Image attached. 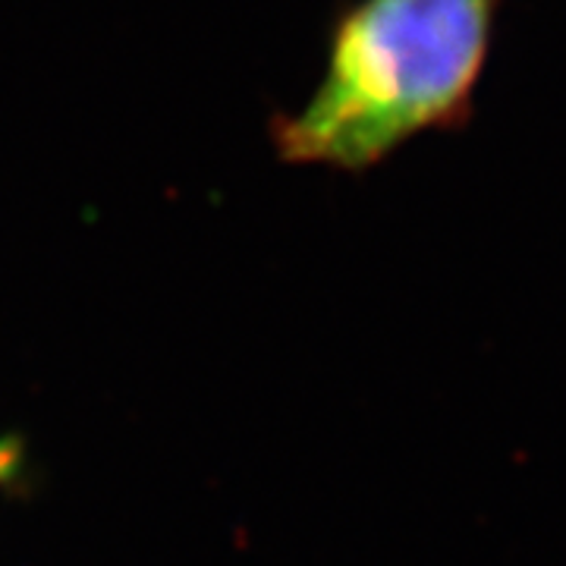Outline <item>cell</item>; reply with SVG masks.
I'll return each instance as SVG.
<instances>
[{"label": "cell", "mask_w": 566, "mask_h": 566, "mask_svg": "<svg viewBox=\"0 0 566 566\" xmlns=\"http://www.w3.org/2000/svg\"><path fill=\"white\" fill-rule=\"evenodd\" d=\"M504 0H353L327 32L308 102L271 120L283 164L368 174L428 133L475 117Z\"/></svg>", "instance_id": "1"}, {"label": "cell", "mask_w": 566, "mask_h": 566, "mask_svg": "<svg viewBox=\"0 0 566 566\" xmlns=\"http://www.w3.org/2000/svg\"><path fill=\"white\" fill-rule=\"evenodd\" d=\"M20 463H22L20 441H13V438H0V485H3V482H10V479L20 472Z\"/></svg>", "instance_id": "2"}]
</instances>
